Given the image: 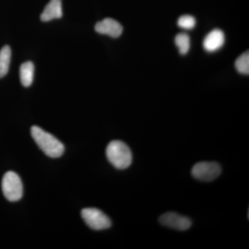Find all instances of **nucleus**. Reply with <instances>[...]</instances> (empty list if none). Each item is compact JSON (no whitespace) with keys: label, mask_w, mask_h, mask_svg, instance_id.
Instances as JSON below:
<instances>
[{"label":"nucleus","mask_w":249,"mask_h":249,"mask_svg":"<svg viewBox=\"0 0 249 249\" xmlns=\"http://www.w3.org/2000/svg\"><path fill=\"white\" fill-rule=\"evenodd\" d=\"M222 173V168L216 162L202 161L196 163L192 168V175L202 181H211Z\"/></svg>","instance_id":"39448f33"},{"label":"nucleus","mask_w":249,"mask_h":249,"mask_svg":"<svg viewBox=\"0 0 249 249\" xmlns=\"http://www.w3.org/2000/svg\"><path fill=\"white\" fill-rule=\"evenodd\" d=\"M81 215L88 227L93 230H104L111 226L110 219L101 210L94 208L85 209L81 211Z\"/></svg>","instance_id":"20e7f679"},{"label":"nucleus","mask_w":249,"mask_h":249,"mask_svg":"<svg viewBox=\"0 0 249 249\" xmlns=\"http://www.w3.org/2000/svg\"><path fill=\"white\" fill-rule=\"evenodd\" d=\"M34 65L32 62H26L21 65L19 69L21 83L24 87L31 86L34 81Z\"/></svg>","instance_id":"9d476101"},{"label":"nucleus","mask_w":249,"mask_h":249,"mask_svg":"<svg viewBox=\"0 0 249 249\" xmlns=\"http://www.w3.org/2000/svg\"><path fill=\"white\" fill-rule=\"evenodd\" d=\"M225 42L224 32L220 29H214L205 37L203 47L208 52H214L222 47Z\"/></svg>","instance_id":"6e6552de"},{"label":"nucleus","mask_w":249,"mask_h":249,"mask_svg":"<svg viewBox=\"0 0 249 249\" xmlns=\"http://www.w3.org/2000/svg\"><path fill=\"white\" fill-rule=\"evenodd\" d=\"M11 59V49L9 45L4 46L0 51V78H3L7 74Z\"/></svg>","instance_id":"9b49d317"},{"label":"nucleus","mask_w":249,"mask_h":249,"mask_svg":"<svg viewBox=\"0 0 249 249\" xmlns=\"http://www.w3.org/2000/svg\"><path fill=\"white\" fill-rule=\"evenodd\" d=\"M235 68L239 73L249 75V53L245 52L240 55L235 61Z\"/></svg>","instance_id":"ddd939ff"},{"label":"nucleus","mask_w":249,"mask_h":249,"mask_svg":"<svg viewBox=\"0 0 249 249\" xmlns=\"http://www.w3.org/2000/svg\"><path fill=\"white\" fill-rule=\"evenodd\" d=\"M95 30L98 34H104L116 38L122 34L123 27L115 19L106 18L101 22L96 23Z\"/></svg>","instance_id":"0eeeda50"},{"label":"nucleus","mask_w":249,"mask_h":249,"mask_svg":"<svg viewBox=\"0 0 249 249\" xmlns=\"http://www.w3.org/2000/svg\"><path fill=\"white\" fill-rule=\"evenodd\" d=\"M178 24L181 29L189 30L196 27V19L193 16L186 15L178 18Z\"/></svg>","instance_id":"4468645a"},{"label":"nucleus","mask_w":249,"mask_h":249,"mask_svg":"<svg viewBox=\"0 0 249 249\" xmlns=\"http://www.w3.org/2000/svg\"><path fill=\"white\" fill-rule=\"evenodd\" d=\"M62 16L61 0H51L45 6L41 15V20L49 22L53 19H58Z\"/></svg>","instance_id":"1a4fd4ad"},{"label":"nucleus","mask_w":249,"mask_h":249,"mask_svg":"<svg viewBox=\"0 0 249 249\" xmlns=\"http://www.w3.org/2000/svg\"><path fill=\"white\" fill-rule=\"evenodd\" d=\"M31 132L33 139L45 155L52 158L61 157L65 147L63 144L54 136L37 126H33Z\"/></svg>","instance_id":"f257e3e1"},{"label":"nucleus","mask_w":249,"mask_h":249,"mask_svg":"<svg viewBox=\"0 0 249 249\" xmlns=\"http://www.w3.org/2000/svg\"><path fill=\"white\" fill-rule=\"evenodd\" d=\"M175 44L178 47L179 53L185 55L191 48V39L186 34H178L175 37Z\"/></svg>","instance_id":"f8f14e48"},{"label":"nucleus","mask_w":249,"mask_h":249,"mask_svg":"<svg viewBox=\"0 0 249 249\" xmlns=\"http://www.w3.org/2000/svg\"><path fill=\"white\" fill-rule=\"evenodd\" d=\"M160 222L165 227L178 231L188 230L192 226V221L190 218L174 212L162 214L160 217Z\"/></svg>","instance_id":"423d86ee"},{"label":"nucleus","mask_w":249,"mask_h":249,"mask_svg":"<svg viewBox=\"0 0 249 249\" xmlns=\"http://www.w3.org/2000/svg\"><path fill=\"white\" fill-rule=\"evenodd\" d=\"M107 160L117 169H126L132 162V154L129 147L121 141H112L106 149Z\"/></svg>","instance_id":"f03ea898"},{"label":"nucleus","mask_w":249,"mask_h":249,"mask_svg":"<svg viewBox=\"0 0 249 249\" xmlns=\"http://www.w3.org/2000/svg\"><path fill=\"white\" fill-rule=\"evenodd\" d=\"M3 193L10 201H16L22 198L23 186L21 178L14 172L5 174L1 182Z\"/></svg>","instance_id":"7ed1b4c3"}]
</instances>
